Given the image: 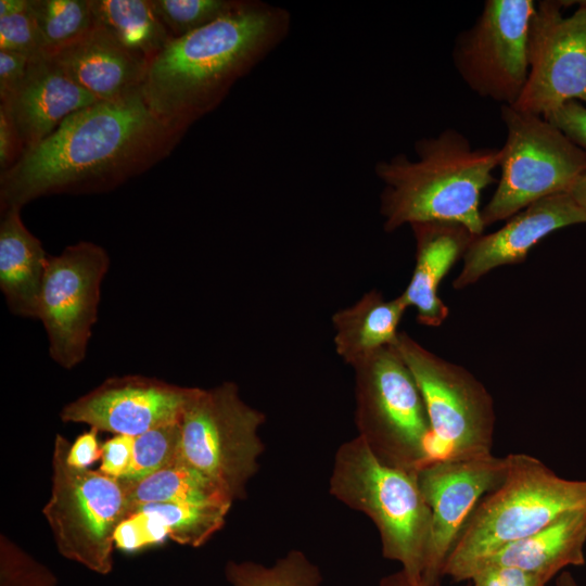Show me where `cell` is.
<instances>
[{
  "label": "cell",
  "mask_w": 586,
  "mask_h": 586,
  "mask_svg": "<svg viewBox=\"0 0 586 586\" xmlns=\"http://www.w3.org/2000/svg\"><path fill=\"white\" fill-rule=\"evenodd\" d=\"M507 457L432 461L418 471L431 511V534L422 579L440 583L445 562L481 499L505 479Z\"/></svg>",
  "instance_id": "14"
},
{
  "label": "cell",
  "mask_w": 586,
  "mask_h": 586,
  "mask_svg": "<svg viewBox=\"0 0 586 586\" xmlns=\"http://www.w3.org/2000/svg\"><path fill=\"white\" fill-rule=\"evenodd\" d=\"M557 586H581L569 572H562L557 578Z\"/></svg>",
  "instance_id": "41"
},
{
  "label": "cell",
  "mask_w": 586,
  "mask_h": 586,
  "mask_svg": "<svg viewBox=\"0 0 586 586\" xmlns=\"http://www.w3.org/2000/svg\"><path fill=\"white\" fill-rule=\"evenodd\" d=\"M586 152V105L572 100L545 116Z\"/></svg>",
  "instance_id": "33"
},
{
  "label": "cell",
  "mask_w": 586,
  "mask_h": 586,
  "mask_svg": "<svg viewBox=\"0 0 586 586\" xmlns=\"http://www.w3.org/2000/svg\"><path fill=\"white\" fill-rule=\"evenodd\" d=\"M417 157L405 153L378 161L377 177L383 182L380 213L386 232L404 225L425 221H457L475 235L484 233L481 194L496 181L501 151L472 148L454 128L419 139Z\"/></svg>",
  "instance_id": "3"
},
{
  "label": "cell",
  "mask_w": 586,
  "mask_h": 586,
  "mask_svg": "<svg viewBox=\"0 0 586 586\" xmlns=\"http://www.w3.org/2000/svg\"><path fill=\"white\" fill-rule=\"evenodd\" d=\"M71 445L56 434L51 496L42 513L62 557L107 575L113 570L116 530L130 512L127 493L118 479L71 466Z\"/></svg>",
  "instance_id": "8"
},
{
  "label": "cell",
  "mask_w": 586,
  "mask_h": 586,
  "mask_svg": "<svg viewBox=\"0 0 586 586\" xmlns=\"http://www.w3.org/2000/svg\"><path fill=\"white\" fill-rule=\"evenodd\" d=\"M98 101L43 53L30 59L22 84L0 102V109L15 127L25 153L49 137L71 114Z\"/></svg>",
  "instance_id": "17"
},
{
  "label": "cell",
  "mask_w": 586,
  "mask_h": 586,
  "mask_svg": "<svg viewBox=\"0 0 586 586\" xmlns=\"http://www.w3.org/2000/svg\"><path fill=\"white\" fill-rule=\"evenodd\" d=\"M243 0H150L173 39L191 34L231 13Z\"/></svg>",
  "instance_id": "28"
},
{
  "label": "cell",
  "mask_w": 586,
  "mask_h": 586,
  "mask_svg": "<svg viewBox=\"0 0 586 586\" xmlns=\"http://www.w3.org/2000/svg\"><path fill=\"white\" fill-rule=\"evenodd\" d=\"M408 306L399 295L385 300L371 290L332 317L337 355L352 367L383 347L395 345L398 326Z\"/></svg>",
  "instance_id": "22"
},
{
  "label": "cell",
  "mask_w": 586,
  "mask_h": 586,
  "mask_svg": "<svg viewBox=\"0 0 586 586\" xmlns=\"http://www.w3.org/2000/svg\"><path fill=\"white\" fill-rule=\"evenodd\" d=\"M46 53L77 40L93 25L89 0H28Z\"/></svg>",
  "instance_id": "26"
},
{
  "label": "cell",
  "mask_w": 586,
  "mask_h": 586,
  "mask_svg": "<svg viewBox=\"0 0 586 586\" xmlns=\"http://www.w3.org/2000/svg\"><path fill=\"white\" fill-rule=\"evenodd\" d=\"M264 412L246 404L235 383L194 387L180 424V459L232 502L246 497L265 446Z\"/></svg>",
  "instance_id": "6"
},
{
  "label": "cell",
  "mask_w": 586,
  "mask_h": 586,
  "mask_svg": "<svg viewBox=\"0 0 586 586\" xmlns=\"http://www.w3.org/2000/svg\"><path fill=\"white\" fill-rule=\"evenodd\" d=\"M533 0H486L475 22L455 39L451 58L463 82L481 98L513 106L528 77Z\"/></svg>",
  "instance_id": "11"
},
{
  "label": "cell",
  "mask_w": 586,
  "mask_h": 586,
  "mask_svg": "<svg viewBox=\"0 0 586 586\" xmlns=\"http://www.w3.org/2000/svg\"><path fill=\"white\" fill-rule=\"evenodd\" d=\"M49 55L68 78L99 101L139 91L148 68L142 58L95 22L77 40Z\"/></svg>",
  "instance_id": "18"
},
{
  "label": "cell",
  "mask_w": 586,
  "mask_h": 586,
  "mask_svg": "<svg viewBox=\"0 0 586 586\" xmlns=\"http://www.w3.org/2000/svg\"><path fill=\"white\" fill-rule=\"evenodd\" d=\"M28 0H0V16L13 14L27 7Z\"/></svg>",
  "instance_id": "40"
},
{
  "label": "cell",
  "mask_w": 586,
  "mask_h": 586,
  "mask_svg": "<svg viewBox=\"0 0 586 586\" xmlns=\"http://www.w3.org/2000/svg\"><path fill=\"white\" fill-rule=\"evenodd\" d=\"M0 50L30 59L46 53L28 3L18 12L0 16Z\"/></svg>",
  "instance_id": "31"
},
{
  "label": "cell",
  "mask_w": 586,
  "mask_h": 586,
  "mask_svg": "<svg viewBox=\"0 0 586 586\" xmlns=\"http://www.w3.org/2000/svg\"><path fill=\"white\" fill-rule=\"evenodd\" d=\"M379 586H441L440 583H426L422 578L411 579L402 570L383 577Z\"/></svg>",
  "instance_id": "38"
},
{
  "label": "cell",
  "mask_w": 586,
  "mask_h": 586,
  "mask_svg": "<svg viewBox=\"0 0 586 586\" xmlns=\"http://www.w3.org/2000/svg\"><path fill=\"white\" fill-rule=\"evenodd\" d=\"M94 22L148 65L173 39L150 0H89Z\"/></svg>",
  "instance_id": "24"
},
{
  "label": "cell",
  "mask_w": 586,
  "mask_h": 586,
  "mask_svg": "<svg viewBox=\"0 0 586 586\" xmlns=\"http://www.w3.org/2000/svg\"><path fill=\"white\" fill-rule=\"evenodd\" d=\"M133 437L115 435L102 445L100 471L113 479L127 473L132 459Z\"/></svg>",
  "instance_id": "34"
},
{
  "label": "cell",
  "mask_w": 586,
  "mask_h": 586,
  "mask_svg": "<svg viewBox=\"0 0 586 586\" xmlns=\"http://www.w3.org/2000/svg\"><path fill=\"white\" fill-rule=\"evenodd\" d=\"M21 208L1 212L0 289L9 309L38 319L39 298L49 255L24 225Z\"/></svg>",
  "instance_id": "20"
},
{
  "label": "cell",
  "mask_w": 586,
  "mask_h": 586,
  "mask_svg": "<svg viewBox=\"0 0 586 586\" xmlns=\"http://www.w3.org/2000/svg\"><path fill=\"white\" fill-rule=\"evenodd\" d=\"M98 430L90 428L80 434L71 445L67 461L79 469H88L93 462L101 459L102 445L98 441Z\"/></svg>",
  "instance_id": "36"
},
{
  "label": "cell",
  "mask_w": 586,
  "mask_h": 586,
  "mask_svg": "<svg viewBox=\"0 0 586 586\" xmlns=\"http://www.w3.org/2000/svg\"><path fill=\"white\" fill-rule=\"evenodd\" d=\"M569 192L586 214V173L576 179Z\"/></svg>",
  "instance_id": "39"
},
{
  "label": "cell",
  "mask_w": 586,
  "mask_h": 586,
  "mask_svg": "<svg viewBox=\"0 0 586 586\" xmlns=\"http://www.w3.org/2000/svg\"><path fill=\"white\" fill-rule=\"evenodd\" d=\"M24 154V150L15 127L7 113L0 109V168L8 170Z\"/></svg>",
  "instance_id": "37"
},
{
  "label": "cell",
  "mask_w": 586,
  "mask_h": 586,
  "mask_svg": "<svg viewBox=\"0 0 586 586\" xmlns=\"http://www.w3.org/2000/svg\"><path fill=\"white\" fill-rule=\"evenodd\" d=\"M290 13L243 0L231 13L171 39L148 65L141 95L167 125L187 131L286 37Z\"/></svg>",
  "instance_id": "2"
},
{
  "label": "cell",
  "mask_w": 586,
  "mask_h": 586,
  "mask_svg": "<svg viewBox=\"0 0 586 586\" xmlns=\"http://www.w3.org/2000/svg\"><path fill=\"white\" fill-rule=\"evenodd\" d=\"M122 483L127 493L130 511L138 506L153 502L233 504L214 484L186 464L180 456L171 464L138 482Z\"/></svg>",
  "instance_id": "25"
},
{
  "label": "cell",
  "mask_w": 586,
  "mask_h": 586,
  "mask_svg": "<svg viewBox=\"0 0 586 586\" xmlns=\"http://www.w3.org/2000/svg\"><path fill=\"white\" fill-rule=\"evenodd\" d=\"M416 241V264L405 291L400 294L408 307L417 309V320L426 327H440L448 307L438 288L448 271L463 258L476 237L457 221H425L410 225Z\"/></svg>",
  "instance_id": "19"
},
{
  "label": "cell",
  "mask_w": 586,
  "mask_h": 586,
  "mask_svg": "<svg viewBox=\"0 0 586 586\" xmlns=\"http://www.w3.org/2000/svg\"><path fill=\"white\" fill-rule=\"evenodd\" d=\"M55 575L8 537L0 542V586H56Z\"/></svg>",
  "instance_id": "30"
},
{
  "label": "cell",
  "mask_w": 586,
  "mask_h": 586,
  "mask_svg": "<svg viewBox=\"0 0 586 586\" xmlns=\"http://www.w3.org/2000/svg\"><path fill=\"white\" fill-rule=\"evenodd\" d=\"M586 224V214L570 192L556 193L521 209L498 230L476 235L469 245L456 290L468 288L500 266L522 263L530 251L550 233Z\"/></svg>",
  "instance_id": "16"
},
{
  "label": "cell",
  "mask_w": 586,
  "mask_h": 586,
  "mask_svg": "<svg viewBox=\"0 0 586 586\" xmlns=\"http://www.w3.org/2000/svg\"><path fill=\"white\" fill-rule=\"evenodd\" d=\"M539 0L528 30V77L514 107L547 116L568 101L586 105V0Z\"/></svg>",
  "instance_id": "13"
},
{
  "label": "cell",
  "mask_w": 586,
  "mask_h": 586,
  "mask_svg": "<svg viewBox=\"0 0 586 586\" xmlns=\"http://www.w3.org/2000/svg\"><path fill=\"white\" fill-rule=\"evenodd\" d=\"M109 268L106 251L89 241L48 257L38 319L47 333L50 357L65 369L76 367L86 357Z\"/></svg>",
  "instance_id": "12"
},
{
  "label": "cell",
  "mask_w": 586,
  "mask_h": 586,
  "mask_svg": "<svg viewBox=\"0 0 586 586\" xmlns=\"http://www.w3.org/2000/svg\"><path fill=\"white\" fill-rule=\"evenodd\" d=\"M179 421L135 436L130 467L119 480L127 483L138 482L176 461L180 450Z\"/></svg>",
  "instance_id": "29"
},
{
  "label": "cell",
  "mask_w": 586,
  "mask_h": 586,
  "mask_svg": "<svg viewBox=\"0 0 586 586\" xmlns=\"http://www.w3.org/2000/svg\"><path fill=\"white\" fill-rule=\"evenodd\" d=\"M232 586H321L319 568L301 550H290L272 565L229 561L225 569Z\"/></svg>",
  "instance_id": "27"
},
{
  "label": "cell",
  "mask_w": 586,
  "mask_h": 586,
  "mask_svg": "<svg viewBox=\"0 0 586 586\" xmlns=\"http://www.w3.org/2000/svg\"><path fill=\"white\" fill-rule=\"evenodd\" d=\"M353 369L358 436L383 463L418 473L431 461L432 430L410 369L395 345Z\"/></svg>",
  "instance_id": "7"
},
{
  "label": "cell",
  "mask_w": 586,
  "mask_h": 586,
  "mask_svg": "<svg viewBox=\"0 0 586 586\" xmlns=\"http://www.w3.org/2000/svg\"><path fill=\"white\" fill-rule=\"evenodd\" d=\"M552 577L515 566L486 563L471 575L473 586H546Z\"/></svg>",
  "instance_id": "32"
},
{
  "label": "cell",
  "mask_w": 586,
  "mask_h": 586,
  "mask_svg": "<svg viewBox=\"0 0 586 586\" xmlns=\"http://www.w3.org/2000/svg\"><path fill=\"white\" fill-rule=\"evenodd\" d=\"M30 58L0 50V102L7 100L25 78Z\"/></svg>",
  "instance_id": "35"
},
{
  "label": "cell",
  "mask_w": 586,
  "mask_h": 586,
  "mask_svg": "<svg viewBox=\"0 0 586 586\" xmlns=\"http://www.w3.org/2000/svg\"><path fill=\"white\" fill-rule=\"evenodd\" d=\"M585 544L586 510L574 511L492 553L473 572L482 564L493 563L553 577L569 565L585 564Z\"/></svg>",
  "instance_id": "21"
},
{
  "label": "cell",
  "mask_w": 586,
  "mask_h": 586,
  "mask_svg": "<svg viewBox=\"0 0 586 586\" xmlns=\"http://www.w3.org/2000/svg\"><path fill=\"white\" fill-rule=\"evenodd\" d=\"M500 118L507 136L500 178L481 211L485 228L540 199L569 192L586 173V152L544 116L501 105Z\"/></svg>",
  "instance_id": "9"
},
{
  "label": "cell",
  "mask_w": 586,
  "mask_h": 586,
  "mask_svg": "<svg viewBox=\"0 0 586 586\" xmlns=\"http://www.w3.org/2000/svg\"><path fill=\"white\" fill-rule=\"evenodd\" d=\"M395 347L424 400L432 430L430 462L492 455L496 415L487 388L466 368L430 352L406 332H399Z\"/></svg>",
  "instance_id": "10"
},
{
  "label": "cell",
  "mask_w": 586,
  "mask_h": 586,
  "mask_svg": "<svg viewBox=\"0 0 586 586\" xmlns=\"http://www.w3.org/2000/svg\"><path fill=\"white\" fill-rule=\"evenodd\" d=\"M232 505L153 502L133 508L128 518L139 548L165 537L200 547L222 528Z\"/></svg>",
  "instance_id": "23"
},
{
  "label": "cell",
  "mask_w": 586,
  "mask_h": 586,
  "mask_svg": "<svg viewBox=\"0 0 586 586\" xmlns=\"http://www.w3.org/2000/svg\"><path fill=\"white\" fill-rule=\"evenodd\" d=\"M329 493L373 522L384 558L400 563L409 578H422L431 511L418 473L383 463L357 435L335 451Z\"/></svg>",
  "instance_id": "5"
},
{
  "label": "cell",
  "mask_w": 586,
  "mask_h": 586,
  "mask_svg": "<svg viewBox=\"0 0 586 586\" xmlns=\"http://www.w3.org/2000/svg\"><path fill=\"white\" fill-rule=\"evenodd\" d=\"M184 133L161 120L140 90L98 101L1 171V212L46 195L109 191L168 156Z\"/></svg>",
  "instance_id": "1"
},
{
  "label": "cell",
  "mask_w": 586,
  "mask_h": 586,
  "mask_svg": "<svg viewBox=\"0 0 586 586\" xmlns=\"http://www.w3.org/2000/svg\"><path fill=\"white\" fill-rule=\"evenodd\" d=\"M504 481L486 494L464 525L443 576L468 581L475 566L502 547L561 517L586 510V480H569L527 454H509Z\"/></svg>",
  "instance_id": "4"
},
{
  "label": "cell",
  "mask_w": 586,
  "mask_h": 586,
  "mask_svg": "<svg viewBox=\"0 0 586 586\" xmlns=\"http://www.w3.org/2000/svg\"><path fill=\"white\" fill-rule=\"evenodd\" d=\"M193 388L144 375L113 377L65 405L60 417L64 422L135 437L179 421Z\"/></svg>",
  "instance_id": "15"
}]
</instances>
